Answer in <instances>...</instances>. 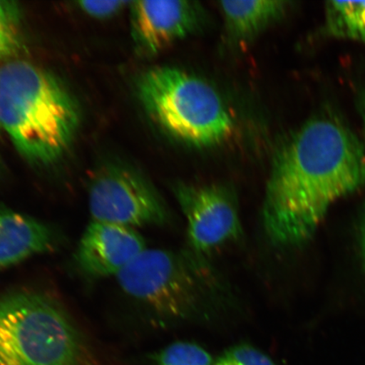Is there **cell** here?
Instances as JSON below:
<instances>
[{
	"instance_id": "1",
	"label": "cell",
	"mask_w": 365,
	"mask_h": 365,
	"mask_svg": "<svg viewBox=\"0 0 365 365\" xmlns=\"http://www.w3.org/2000/svg\"><path fill=\"white\" fill-rule=\"evenodd\" d=\"M365 180V149L339 121L305 123L274 154L262 209L264 232L278 247L316 232L333 203Z\"/></svg>"
},
{
	"instance_id": "2",
	"label": "cell",
	"mask_w": 365,
	"mask_h": 365,
	"mask_svg": "<svg viewBox=\"0 0 365 365\" xmlns=\"http://www.w3.org/2000/svg\"><path fill=\"white\" fill-rule=\"evenodd\" d=\"M79 124L78 105L56 76L25 61L0 66V127L23 157L41 165L56 162Z\"/></svg>"
},
{
	"instance_id": "3",
	"label": "cell",
	"mask_w": 365,
	"mask_h": 365,
	"mask_svg": "<svg viewBox=\"0 0 365 365\" xmlns=\"http://www.w3.org/2000/svg\"><path fill=\"white\" fill-rule=\"evenodd\" d=\"M116 278L128 296L168 322L207 317L225 293L217 272L192 250L145 249Z\"/></svg>"
},
{
	"instance_id": "4",
	"label": "cell",
	"mask_w": 365,
	"mask_h": 365,
	"mask_svg": "<svg viewBox=\"0 0 365 365\" xmlns=\"http://www.w3.org/2000/svg\"><path fill=\"white\" fill-rule=\"evenodd\" d=\"M0 365H99L67 309L43 292L0 295Z\"/></svg>"
},
{
	"instance_id": "5",
	"label": "cell",
	"mask_w": 365,
	"mask_h": 365,
	"mask_svg": "<svg viewBox=\"0 0 365 365\" xmlns=\"http://www.w3.org/2000/svg\"><path fill=\"white\" fill-rule=\"evenodd\" d=\"M144 110L172 138L190 148H216L235 131V120L215 86L172 66L150 68L137 78Z\"/></svg>"
},
{
	"instance_id": "6",
	"label": "cell",
	"mask_w": 365,
	"mask_h": 365,
	"mask_svg": "<svg viewBox=\"0 0 365 365\" xmlns=\"http://www.w3.org/2000/svg\"><path fill=\"white\" fill-rule=\"evenodd\" d=\"M88 204L93 221L135 230L163 225L170 217L152 182L120 163L105 164L95 172L89 185Z\"/></svg>"
},
{
	"instance_id": "7",
	"label": "cell",
	"mask_w": 365,
	"mask_h": 365,
	"mask_svg": "<svg viewBox=\"0 0 365 365\" xmlns=\"http://www.w3.org/2000/svg\"><path fill=\"white\" fill-rule=\"evenodd\" d=\"M186 219L191 250L202 255L240 238L242 226L234 191L223 185L176 182L173 187Z\"/></svg>"
},
{
	"instance_id": "8",
	"label": "cell",
	"mask_w": 365,
	"mask_h": 365,
	"mask_svg": "<svg viewBox=\"0 0 365 365\" xmlns=\"http://www.w3.org/2000/svg\"><path fill=\"white\" fill-rule=\"evenodd\" d=\"M130 10L132 38L137 49L148 56L195 34L205 21L204 8L188 0L133 1Z\"/></svg>"
},
{
	"instance_id": "9",
	"label": "cell",
	"mask_w": 365,
	"mask_h": 365,
	"mask_svg": "<svg viewBox=\"0 0 365 365\" xmlns=\"http://www.w3.org/2000/svg\"><path fill=\"white\" fill-rule=\"evenodd\" d=\"M145 250V240L135 228L91 221L81 237L76 259L91 277H117Z\"/></svg>"
},
{
	"instance_id": "10",
	"label": "cell",
	"mask_w": 365,
	"mask_h": 365,
	"mask_svg": "<svg viewBox=\"0 0 365 365\" xmlns=\"http://www.w3.org/2000/svg\"><path fill=\"white\" fill-rule=\"evenodd\" d=\"M59 237L39 219L0 207V271L57 248Z\"/></svg>"
},
{
	"instance_id": "11",
	"label": "cell",
	"mask_w": 365,
	"mask_h": 365,
	"mask_svg": "<svg viewBox=\"0 0 365 365\" xmlns=\"http://www.w3.org/2000/svg\"><path fill=\"white\" fill-rule=\"evenodd\" d=\"M290 2L280 0L220 1L218 8L227 38L237 45L250 44L289 11Z\"/></svg>"
},
{
	"instance_id": "12",
	"label": "cell",
	"mask_w": 365,
	"mask_h": 365,
	"mask_svg": "<svg viewBox=\"0 0 365 365\" xmlns=\"http://www.w3.org/2000/svg\"><path fill=\"white\" fill-rule=\"evenodd\" d=\"M326 20L331 34L365 45V1L327 2Z\"/></svg>"
},
{
	"instance_id": "13",
	"label": "cell",
	"mask_w": 365,
	"mask_h": 365,
	"mask_svg": "<svg viewBox=\"0 0 365 365\" xmlns=\"http://www.w3.org/2000/svg\"><path fill=\"white\" fill-rule=\"evenodd\" d=\"M154 365H213L215 359L202 346L176 341L150 355Z\"/></svg>"
},
{
	"instance_id": "14",
	"label": "cell",
	"mask_w": 365,
	"mask_h": 365,
	"mask_svg": "<svg viewBox=\"0 0 365 365\" xmlns=\"http://www.w3.org/2000/svg\"><path fill=\"white\" fill-rule=\"evenodd\" d=\"M21 16V9L16 2L0 1V61L19 52Z\"/></svg>"
},
{
	"instance_id": "15",
	"label": "cell",
	"mask_w": 365,
	"mask_h": 365,
	"mask_svg": "<svg viewBox=\"0 0 365 365\" xmlns=\"http://www.w3.org/2000/svg\"><path fill=\"white\" fill-rule=\"evenodd\" d=\"M213 365H277L267 354L254 346L242 344L230 346L214 361Z\"/></svg>"
},
{
	"instance_id": "16",
	"label": "cell",
	"mask_w": 365,
	"mask_h": 365,
	"mask_svg": "<svg viewBox=\"0 0 365 365\" xmlns=\"http://www.w3.org/2000/svg\"><path fill=\"white\" fill-rule=\"evenodd\" d=\"M131 2L106 0V1H80L78 7L88 16L97 19H105L120 12L123 9L130 6Z\"/></svg>"
},
{
	"instance_id": "17",
	"label": "cell",
	"mask_w": 365,
	"mask_h": 365,
	"mask_svg": "<svg viewBox=\"0 0 365 365\" xmlns=\"http://www.w3.org/2000/svg\"><path fill=\"white\" fill-rule=\"evenodd\" d=\"M361 110H362V115H363L364 125V149H365V91H364V93L363 94V97H362Z\"/></svg>"
},
{
	"instance_id": "18",
	"label": "cell",
	"mask_w": 365,
	"mask_h": 365,
	"mask_svg": "<svg viewBox=\"0 0 365 365\" xmlns=\"http://www.w3.org/2000/svg\"><path fill=\"white\" fill-rule=\"evenodd\" d=\"M364 255H365V235H364Z\"/></svg>"
}]
</instances>
